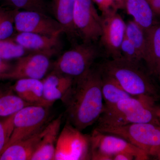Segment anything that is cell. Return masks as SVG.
<instances>
[{
    "mask_svg": "<svg viewBox=\"0 0 160 160\" xmlns=\"http://www.w3.org/2000/svg\"><path fill=\"white\" fill-rule=\"evenodd\" d=\"M14 115L3 121H0V155L9 142L13 129Z\"/></svg>",
    "mask_w": 160,
    "mask_h": 160,
    "instance_id": "cell-26",
    "label": "cell"
},
{
    "mask_svg": "<svg viewBox=\"0 0 160 160\" xmlns=\"http://www.w3.org/2000/svg\"><path fill=\"white\" fill-rule=\"evenodd\" d=\"M158 118L159 121L160 123V108L158 112Z\"/></svg>",
    "mask_w": 160,
    "mask_h": 160,
    "instance_id": "cell-34",
    "label": "cell"
},
{
    "mask_svg": "<svg viewBox=\"0 0 160 160\" xmlns=\"http://www.w3.org/2000/svg\"><path fill=\"white\" fill-rule=\"evenodd\" d=\"M95 129L122 138L149 156H156L160 149V125L134 123L115 127L97 126Z\"/></svg>",
    "mask_w": 160,
    "mask_h": 160,
    "instance_id": "cell-4",
    "label": "cell"
},
{
    "mask_svg": "<svg viewBox=\"0 0 160 160\" xmlns=\"http://www.w3.org/2000/svg\"><path fill=\"white\" fill-rule=\"evenodd\" d=\"M95 3L102 13L112 9H117L115 0H92Z\"/></svg>",
    "mask_w": 160,
    "mask_h": 160,
    "instance_id": "cell-28",
    "label": "cell"
},
{
    "mask_svg": "<svg viewBox=\"0 0 160 160\" xmlns=\"http://www.w3.org/2000/svg\"><path fill=\"white\" fill-rule=\"evenodd\" d=\"M0 40H1V38H0Z\"/></svg>",
    "mask_w": 160,
    "mask_h": 160,
    "instance_id": "cell-36",
    "label": "cell"
},
{
    "mask_svg": "<svg viewBox=\"0 0 160 160\" xmlns=\"http://www.w3.org/2000/svg\"><path fill=\"white\" fill-rule=\"evenodd\" d=\"M125 37L134 45L143 60L147 44L145 30L133 20H130L126 23Z\"/></svg>",
    "mask_w": 160,
    "mask_h": 160,
    "instance_id": "cell-23",
    "label": "cell"
},
{
    "mask_svg": "<svg viewBox=\"0 0 160 160\" xmlns=\"http://www.w3.org/2000/svg\"><path fill=\"white\" fill-rule=\"evenodd\" d=\"M122 57L134 62L141 63L142 60L134 45L125 37L120 47Z\"/></svg>",
    "mask_w": 160,
    "mask_h": 160,
    "instance_id": "cell-27",
    "label": "cell"
},
{
    "mask_svg": "<svg viewBox=\"0 0 160 160\" xmlns=\"http://www.w3.org/2000/svg\"><path fill=\"white\" fill-rule=\"evenodd\" d=\"M3 9H2V7H0V12H1V11H2V10Z\"/></svg>",
    "mask_w": 160,
    "mask_h": 160,
    "instance_id": "cell-35",
    "label": "cell"
},
{
    "mask_svg": "<svg viewBox=\"0 0 160 160\" xmlns=\"http://www.w3.org/2000/svg\"><path fill=\"white\" fill-rule=\"evenodd\" d=\"M73 20L78 37L83 42L95 43L99 40L102 20L92 0H76Z\"/></svg>",
    "mask_w": 160,
    "mask_h": 160,
    "instance_id": "cell-9",
    "label": "cell"
},
{
    "mask_svg": "<svg viewBox=\"0 0 160 160\" xmlns=\"http://www.w3.org/2000/svg\"><path fill=\"white\" fill-rule=\"evenodd\" d=\"M102 92L104 107L115 105L121 100L132 96L125 91L113 79L102 74Z\"/></svg>",
    "mask_w": 160,
    "mask_h": 160,
    "instance_id": "cell-21",
    "label": "cell"
},
{
    "mask_svg": "<svg viewBox=\"0 0 160 160\" xmlns=\"http://www.w3.org/2000/svg\"><path fill=\"white\" fill-rule=\"evenodd\" d=\"M50 58L40 52H31L23 56L18 58L9 71L0 75V79H43L50 67Z\"/></svg>",
    "mask_w": 160,
    "mask_h": 160,
    "instance_id": "cell-12",
    "label": "cell"
},
{
    "mask_svg": "<svg viewBox=\"0 0 160 160\" xmlns=\"http://www.w3.org/2000/svg\"><path fill=\"white\" fill-rule=\"evenodd\" d=\"M54 160H91L89 136L67 121L59 135Z\"/></svg>",
    "mask_w": 160,
    "mask_h": 160,
    "instance_id": "cell-7",
    "label": "cell"
},
{
    "mask_svg": "<svg viewBox=\"0 0 160 160\" xmlns=\"http://www.w3.org/2000/svg\"><path fill=\"white\" fill-rule=\"evenodd\" d=\"M14 28L18 32H26L44 35L60 36L64 33L62 25L46 13L34 11L17 10L14 18Z\"/></svg>",
    "mask_w": 160,
    "mask_h": 160,
    "instance_id": "cell-11",
    "label": "cell"
},
{
    "mask_svg": "<svg viewBox=\"0 0 160 160\" xmlns=\"http://www.w3.org/2000/svg\"><path fill=\"white\" fill-rule=\"evenodd\" d=\"M118 10L111 9L101 15L102 33L100 43L106 55L112 59L122 57L120 47L126 33V23Z\"/></svg>",
    "mask_w": 160,
    "mask_h": 160,
    "instance_id": "cell-10",
    "label": "cell"
},
{
    "mask_svg": "<svg viewBox=\"0 0 160 160\" xmlns=\"http://www.w3.org/2000/svg\"><path fill=\"white\" fill-rule=\"evenodd\" d=\"M11 90L0 91V117H8L25 106L32 105L26 102L17 95L13 94Z\"/></svg>",
    "mask_w": 160,
    "mask_h": 160,
    "instance_id": "cell-22",
    "label": "cell"
},
{
    "mask_svg": "<svg viewBox=\"0 0 160 160\" xmlns=\"http://www.w3.org/2000/svg\"><path fill=\"white\" fill-rule=\"evenodd\" d=\"M27 51L13 39L0 40V58L3 59H18L26 55Z\"/></svg>",
    "mask_w": 160,
    "mask_h": 160,
    "instance_id": "cell-24",
    "label": "cell"
},
{
    "mask_svg": "<svg viewBox=\"0 0 160 160\" xmlns=\"http://www.w3.org/2000/svg\"><path fill=\"white\" fill-rule=\"evenodd\" d=\"M154 98L147 96L132 97L121 100L113 106L104 107L98 126L115 127L134 123L160 125Z\"/></svg>",
    "mask_w": 160,
    "mask_h": 160,
    "instance_id": "cell-2",
    "label": "cell"
},
{
    "mask_svg": "<svg viewBox=\"0 0 160 160\" xmlns=\"http://www.w3.org/2000/svg\"><path fill=\"white\" fill-rule=\"evenodd\" d=\"M146 36L147 44L143 61L149 73L155 75L160 81V22L146 32Z\"/></svg>",
    "mask_w": 160,
    "mask_h": 160,
    "instance_id": "cell-19",
    "label": "cell"
},
{
    "mask_svg": "<svg viewBox=\"0 0 160 160\" xmlns=\"http://www.w3.org/2000/svg\"><path fill=\"white\" fill-rule=\"evenodd\" d=\"M102 75L98 66L92 67L74 82L62 98L67 121L82 131L98 122L104 108Z\"/></svg>",
    "mask_w": 160,
    "mask_h": 160,
    "instance_id": "cell-1",
    "label": "cell"
},
{
    "mask_svg": "<svg viewBox=\"0 0 160 160\" xmlns=\"http://www.w3.org/2000/svg\"><path fill=\"white\" fill-rule=\"evenodd\" d=\"M125 1H126V0H115L117 8L118 9H124Z\"/></svg>",
    "mask_w": 160,
    "mask_h": 160,
    "instance_id": "cell-32",
    "label": "cell"
},
{
    "mask_svg": "<svg viewBox=\"0 0 160 160\" xmlns=\"http://www.w3.org/2000/svg\"><path fill=\"white\" fill-rule=\"evenodd\" d=\"M124 9L146 33L158 23L148 0H126Z\"/></svg>",
    "mask_w": 160,
    "mask_h": 160,
    "instance_id": "cell-17",
    "label": "cell"
},
{
    "mask_svg": "<svg viewBox=\"0 0 160 160\" xmlns=\"http://www.w3.org/2000/svg\"><path fill=\"white\" fill-rule=\"evenodd\" d=\"M16 9L47 13V6L45 0H9Z\"/></svg>",
    "mask_w": 160,
    "mask_h": 160,
    "instance_id": "cell-25",
    "label": "cell"
},
{
    "mask_svg": "<svg viewBox=\"0 0 160 160\" xmlns=\"http://www.w3.org/2000/svg\"><path fill=\"white\" fill-rule=\"evenodd\" d=\"M89 136L91 160H112L114 155L122 152L133 154L136 160L149 158L145 152L120 137L102 132L95 129Z\"/></svg>",
    "mask_w": 160,
    "mask_h": 160,
    "instance_id": "cell-6",
    "label": "cell"
},
{
    "mask_svg": "<svg viewBox=\"0 0 160 160\" xmlns=\"http://www.w3.org/2000/svg\"><path fill=\"white\" fill-rule=\"evenodd\" d=\"M49 109L40 105H29L15 113L13 131L4 149L13 143L31 136L46 126L49 117Z\"/></svg>",
    "mask_w": 160,
    "mask_h": 160,
    "instance_id": "cell-8",
    "label": "cell"
},
{
    "mask_svg": "<svg viewBox=\"0 0 160 160\" xmlns=\"http://www.w3.org/2000/svg\"><path fill=\"white\" fill-rule=\"evenodd\" d=\"M136 160L133 154L128 152H122L114 155L112 160Z\"/></svg>",
    "mask_w": 160,
    "mask_h": 160,
    "instance_id": "cell-29",
    "label": "cell"
},
{
    "mask_svg": "<svg viewBox=\"0 0 160 160\" xmlns=\"http://www.w3.org/2000/svg\"><path fill=\"white\" fill-rule=\"evenodd\" d=\"M62 114L48 124L47 130L32 157L31 160H54L60 133Z\"/></svg>",
    "mask_w": 160,
    "mask_h": 160,
    "instance_id": "cell-16",
    "label": "cell"
},
{
    "mask_svg": "<svg viewBox=\"0 0 160 160\" xmlns=\"http://www.w3.org/2000/svg\"><path fill=\"white\" fill-rule=\"evenodd\" d=\"M157 18H160V0H148Z\"/></svg>",
    "mask_w": 160,
    "mask_h": 160,
    "instance_id": "cell-31",
    "label": "cell"
},
{
    "mask_svg": "<svg viewBox=\"0 0 160 160\" xmlns=\"http://www.w3.org/2000/svg\"><path fill=\"white\" fill-rule=\"evenodd\" d=\"M156 157L158 158V159L160 160V149L159 150L157 154Z\"/></svg>",
    "mask_w": 160,
    "mask_h": 160,
    "instance_id": "cell-33",
    "label": "cell"
},
{
    "mask_svg": "<svg viewBox=\"0 0 160 160\" xmlns=\"http://www.w3.org/2000/svg\"><path fill=\"white\" fill-rule=\"evenodd\" d=\"M47 125L31 136L9 145L0 155V160H29L46 133Z\"/></svg>",
    "mask_w": 160,
    "mask_h": 160,
    "instance_id": "cell-15",
    "label": "cell"
},
{
    "mask_svg": "<svg viewBox=\"0 0 160 160\" xmlns=\"http://www.w3.org/2000/svg\"><path fill=\"white\" fill-rule=\"evenodd\" d=\"M11 88L26 102L32 105L45 106L43 98L42 80L32 78L21 79L16 80Z\"/></svg>",
    "mask_w": 160,
    "mask_h": 160,
    "instance_id": "cell-18",
    "label": "cell"
},
{
    "mask_svg": "<svg viewBox=\"0 0 160 160\" xmlns=\"http://www.w3.org/2000/svg\"><path fill=\"white\" fill-rule=\"evenodd\" d=\"M100 54L95 43L76 44L54 62L53 70L76 79L91 69Z\"/></svg>",
    "mask_w": 160,
    "mask_h": 160,
    "instance_id": "cell-5",
    "label": "cell"
},
{
    "mask_svg": "<svg viewBox=\"0 0 160 160\" xmlns=\"http://www.w3.org/2000/svg\"><path fill=\"white\" fill-rule=\"evenodd\" d=\"M76 0H52V9L55 19L62 25L64 33L70 39L78 36L73 24Z\"/></svg>",
    "mask_w": 160,
    "mask_h": 160,
    "instance_id": "cell-20",
    "label": "cell"
},
{
    "mask_svg": "<svg viewBox=\"0 0 160 160\" xmlns=\"http://www.w3.org/2000/svg\"><path fill=\"white\" fill-rule=\"evenodd\" d=\"M97 66L102 74L113 79L132 96H147L156 98V88L140 63L121 57L106 60Z\"/></svg>",
    "mask_w": 160,
    "mask_h": 160,
    "instance_id": "cell-3",
    "label": "cell"
},
{
    "mask_svg": "<svg viewBox=\"0 0 160 160\" xmlns=\"http://www.w3.org/2000/svg\"><path fill=\"white\" fill-rule=\"evenodd\" d=\"M12 67V65L8 62V60L0 58V75L9 71Z\"/></svg>",
    "mask_w": 160,
    "mask_h": 160,
    "instance_id": "cell-30",
    "label": "cell"
},
{
    "mask_svg": "<svg viewBox=\"0 0 160 160\" xmlns=\"http://www.w3.org/2000/svg\"><path fill=\"white\" fill-rule=\"evenodd\" d=\"M60 37L22 32H19L13 40L26 50L43 53L50 58L56 54L61 48Z\"/></svg>",
    "mask_w": 160,
    "mask_h": 160,
    "instance_id": "cell-13",
    "label": "cell"
},
{
    "mask_svg": "<svg viewBox=\"0 0 160 160\" xmlns=\"http://www.w3.org/2000/svg\"><path fill=\"white\" fill-rule=\"evenodd\" d=\"M42 80L45 106L49 108L56 101L62 99L73 85L74 79L53 70Z\"/></svg>",
    "mask_w": 160,
    "mask_h": 160,
    "instance_id": "cell-14",
    "label": "cell"
}]
</instances>
